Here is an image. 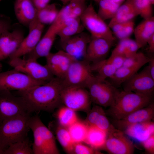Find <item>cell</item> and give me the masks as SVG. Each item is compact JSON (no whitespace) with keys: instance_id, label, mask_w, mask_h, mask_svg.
Here are the masks:
<instances>
[{"instance_id":"1","label":"cell","mask_w":154,"mask_h":154,"mask_svg":"<svg viewBox=\"0 0 154 154\" xmlns=\"http://www.w3.org/2000/svg\"><path fill=\"white\" fill-rule=\"evenodd\" d=\"M64 86L62 80L55 77L44 84L17 91L16 93L25 101L31 113L52 112L62 104L61 93Z\"/></svg>"},{"instance_id":"2","label":"cell","mask_w":154,"mask_h":154,"mask_svg":"<svg viewBox=\"0 0 154 154\" xmlns=\"http://www.w3.org/2000/svg\"><path fill=\"white\" fill-rule=\"evenodd\" d=\"M153 101V94H143L118 89L112 103L106 113L113 120H119L150 105Z\"/></svg>"},{"instance_id":"3","label":"cell","mask_w":154,"mask_h":154,"mask_svg":"<svg viewBox=\"0 0 154 154\" xmlns=\"http://www.w3.org/2000/svg\"><path fill=\"white\" fill-rule=\"evenodd\" d=\"M30 117V114L19 116L5 120L0 124V148L4 152L10 144L27 137Z\"/></svg>"},{"instance_id":"4","label":"cell","mask_w":154,"mask_h":154,"mask_svg":"<svg viewBox=\"0 0 154 154\" xmlns=\"http://www.w3.org/2000/svg\"><path fill=\"white\" fill-rule=\"evenodd\" d=\"M29 126L34 137L32 145L33 154L60 153L53 133L44 124L37 115L30 117Z\"/></svg>"},{"instance_id":"5","label":"cell","mask_w":154,"mask_h":154,"mask_svg":"<svg viewBox=\"0 0 154 154\" xmlns=\"http://www.w3.org/2000/svg\"><path fill=\"white\" fill-rule=\"evenodd\" d=\"M80 18L92 37L102 38L114 43L116 38L110 28L99 16L92 3L87 5Z\"/></svg>"},{"instance_id":"6","label":"cell","mask_w":154,"mask_h":154,"mask_svg":"<svg viewBox=\"0 0 154 154\" xmlns=\"http://www.w3.org/2000/svg\"><path fill=\"white\" fill-rule=\"evenodd\" d=\"M90 63L85 60H74L62 80L64 86L87 88L95 77Z\"/></svg>"},{"instance_id":"7","label":"cell","mask_w":154,"mask_h":154,"mask_svg":"<svg viewBox=\"0 0 154 154\" xmlns=\"http://www.w3.org/2000/svg\"><path fill=\"white\" fill-rule=\"evenodd\" d=\"M9 65L19 72L37 81L46 83L54 76L47 66L43 65L37 60L17 57L9 59Z\"/></svg>"},{"instance_id":"8","label":"cell","mask_w":154,"mask_h":154,"mask_svg":"<svg viewBox=\"0 0 154 154\" xmlns=\"http://www.w3.org/2000/svg\"><path fill=\"white\" fill-rule=\"evenodd\" d=\"M31 113L22 97L13 94L10 91L0 90V124L7 119Z\"/></svg>"},{"instance_id":"9","label":"cell","mask_w":154,"mask_h":154,"mask_svg":"<svg viewBox=\"0 0 154 154\" xmlns=\"http://www.w3.org/2000/svg\"><path fill=\"white\" fill-rule=\"evenodd\" d=\"M62 104L75 112H88L92 102L88 91L86 88L64 86L61 93Z\"/></svg>"},{"instance_id":"10","label":"cell","mask_w":154,"mask_h":154,"mask_svg":"<svg viewBox=\"0 0 154 154\" xmlns=\"http://www.w3.org/2000/svg\"><path fill=\"white\" fill-rule=\"evenodd\" d=\"M45 83L14 69L0 72V90L23 91Z\"/></svg>"},{"instance_id":"11","label":"cell","mask_w":154,"mask_h":154,"mask_svg":"<svg viewBox=\"0 0 154 154\" xmlns=\"http://www.w3.org/2000/svg\"><path fill=\"white\" fill-rule=\"evenodd\" d=\"M92 102L102 107H109L117 90L116 87L106 80L95 78L88 87Z\"/></svg>"},{"instance_id":"12","label":"cell","mask_w":154,"mask_h":154,"mask_svg":"<svg viewBox=\"0 0 154 154\" xmlns=\"http://www.w3.org/2000/svg\"><path fill=\"white\" fill-rule=\"evenodd\" d=\"M134 148L133 142L123 131L113 125L108 132L107 139L102 149L111 154H132L134 153Z\"/></svg>"},{"instance_id":"13","label":"cell","mask_w":154,"mask_h":154,"mask_svg":"<svg viewBox=\"0 0 154 154\" xmlns=\"http://www.w3.org/2000/svg\"><path fill=\"white\" fill-rule=\"evenodd\" d=\"M123 90L143 94H153L154 79L148 66L132 75L122 84Z\"/></svg>"},{"instance_id":"14","label":"cell","mask_w":154,"mask_h":154,"mask_svg":"<svg viewBox=\"0 0 154 154\" xmlns=\"http://www.w3.org/2000/svg\"><path fill=\"white\" fill-rule=\"evenodd\" d=\"M62 22L57 17L50 25L45 33L41 38L34 50L24 56V58L37 60L38 58L46 57L50 52V51L57 36L58 33Z\"/></svg>"},{"instance_id":"15","label":"cell","mask_w":154,"mask_h":154,"mask_svg":"<svg viewBox=\"0 0 154 154\" xmlns=\"http://www.w3.org/2000/svg\"><path fill=\"white\" fill-rule=\"evenodd\" d=\"M91 38L89 33L83 31L60 42L62 50L76 60H84Z\"/></svg>"},{"instance_id":"16","label":"cell","mask_w":154,"mask_h":154,"mask_svg":"<svg viewBox=\"0 0 154 154\" xmlns=\"http://www.w3.org/2000/svg\"><path fill=\"white\" fill-rule=\"evenodd\" d=\"M28 27V35L24 38L18 49L9 59L21 57L29 54L34 50L40 39L44 25L36 19Z\"/></svg>"},{"instance_id":"17","label":"cell","mask_w":154,"mask_h":154,"mask_svg":"<svg viewBox=\"0 0 154 154\" xmlns=\"http://www.w3.org/2000/svg\"><path fill=\"white\" fill-rule=\"evenodd\" d=\"M46 65L56 77L62 80L72 62L75 59L62 50L50 52L46 57Z\"/></svg>"},{"instance_id":"18","label":"cell","mask_w":154,"mask_h":154,"mask_svg":"<svg viewBox=\"0 0 154 154\" xmlns=\"http://www.w3.org/2000/svg\"><path fill=\"white\" fill-rule=\"evenodd\" d=\"M154 117V105L153 103L138 109L119 120H113V125L123 131L131 125L152 121Z\"/></svg>"},{"instance_id":"19","label":"cell","mask_w":154,"mask_h":154,"mask_svg":"<svg viewBox=\"0 0 154 154\" xmlns=\"http://www.w3.org/2000/svg\"><path fill=\"white\" fill-rule=\"evenodd\" d=\"M24 33L19 29L9 30L0 36V62L9 58L19 48L24 38Z\"/></svg>"},{"instance_id":"20","label":"cell","mask_w":154,"mask_h":154,"mask_svg":"<svg viewBox=\"0 0 154 154\" xmlns=\"http://www.w3.org/2000/svg\"><path fill=\"white\" fill-rule=\"evenodd\" d=\"M114 43L103 38L91 37L84 60L94 63L105 59Z\"/></svg>"},{"instance_id":"21","label":"cell","mask_w":154,"mask_h":154,"mask_svg":"<svg viewBox=\"0 0 154 154\" xmlns=\"http://www.w3.org/2000/svg\"><path fill=\"white\" fill-rule=\"evenodd\" d=\"M16 17L21 24L28 26L36 19L37 9L31 0H15Z\"/></svg>"},{"instance_id":"22","label":"cell","mask_w":154,"mask_h":154,"mask_svg":"<svg viewBox=\"0 0 154 154\" xmlns=\"http://www.w3.org/2000/svg\"><path fill=\"white\" fill-rule=\"evenodd\" d=\"M84 122L88 126H94L107 132L113 125L102 107L97 105L91 108L87 113Z\"/></svg>"},{"instance_id":"23","label":"cell","mask_w":154,"mask_h":154,"mask_svg":"<svg viewBox=\"0 0 154 154\" xmlns=\"http://www.w3.org/2000/svg\"><path fill=\"white\" fill-rule=\"evenodd\" d=\"M143 19L135 27L133 33L139 48L147 44L148 40L154 35V17Z\"/></svg>"},{"instance_id":"24","label":"cell","mask_w":154,"mask_h":154,"mask_svg":"<svg viewBox=\"0 0 154 154\" xmlns=\"http://www.w3.org/2000/svg\"><path fill=\"white\" fill-rule=\"evenodd\" d=\"M123 131L128 136L141 143L154 134V123L151 121L133 124L127 127Z\"/></svg>"},{"instance_id":"25","label":"cell","mask_w":154,"mask_h":154,"mask_svg":"<svg viewBox=\"0 0 154 154\" xmlns=\"http://www.w3.org/2000/svg\"><path fill=\"white\" fill-rule=\"evenodd\" d=\"M84 29L80 18H70L63 21L57 36L60 42L83 31Z\"/></svg>"},{"instance_id":"26","label":"cell","mask_w":154,"mask_h":154,"mask_svg":"<svg viewBox=\"0 0 154 154\" xmlns=\"http://www.w3.org/2000/svg\"><path fill=\"white\" fill-rule=\"evenodd\" d=\"M86 0L71 1L59 10L58 17L62 21L70 18H80L87 6Z\"/></svg>"},{"instance_id":"27","label":"cell","mask_w":154,"mask_h":154,"mask_svg":"<svg viewBox=\"0 0 154 154\" xmlns=\"http://www.w3.org/2000/svg\"><path fill=\"white\" fill-rule=\"evenodd\" d=\"M138 15L131 0H126L119 6L108 25L110 28L115 24L125 23L133 20Z\"/></svg>"},{"instance_id":"28","label":"cell","mask_w":154,"mask_h":154,"mask_svg":"<svg viewBox=\"0 0 154 154\" xmlns=\"http://www.w3.org/2000/svg\"><path fill=\"white\" fill-rule=\"evenodd\" d=\"M108 133L95 126H88L84 143L95 150L102 149L105 144Z\"/></svg>"},{"instance_id":"29","label":"cell","mask_w":154,"mask_h":154,"mask_svg":"<svg viewBox=\"0 0 154 154\" xmlns=\"http://www.w3.org/2000/svg\"><path fill=\"white\" fill-rule=\"evenodd\" d=\"M145 64H140L133 66H122L117 69L114 74L110 78L111 82L116 87L120 86L126 80L138 71Z\"/></svg>"},{"instance_id":"30","label":"cell","mask_w":154,"mask_h":154,"mask_svg":"<svg viewBox=\"0 0 154 154\" xmlns=\"http://www.w3.org/2000/svg\"><path fill=\"white\" fill-rule=\"evenodd\" d=\"M139 49L135 40L128 38L119 40L111 53L121 55L126 58L136 54Z\"/></svg>"},{"instance_id":"31","label":"cell","mask_w":154,"mask_h":154,"mask_svg":"<svg viewBox=\"0 0 154 154\" xmlns=\"http://www.w3.org/2000/svg\"><path fill=\"white\" fill-rule=\"evenodd\" d=\"M92 72L96 73L95 77L98 79L104 80L110 78L115 73L117 69L107 59H104L91 65Z\"/></svg>"},{"instance_id":"32","label":"cell","mask_w":154,"mask_h":154,"mask_svg":"<svg viewBox=\"0 0 154 154\" xmlns=\"http://www.w3.org/2000/svg\"><path fill=\"white\" fill-rule=\"evenodd\" d=\"M59 11L55 4H49L42 9L37 10L36 19L44 25H51L56 19Z\"/></svg>"},{"instance_id":"33","label":"cell","mask_w":154,"mask_h":154,"mask_svg":"<svg viewBox=\"0 0 154 154\" xmlns=\"http://www.w3.org/2000/svg\"><path fill=\"white\" fill-rule=\"evenodd\" d=\"M98 3L99 7L97 13L99 16L105 21L112 19L121 5L113 0H100Z\"/></svg>"},{"instance_id":"34","label":"cell","mask_w":154,"mask_h":154,"mask_svg":"<svg viewBox=\"0 0 154 154\" xmlns=\"http://www.w3.org/2000/svg\"><path fill=\"white\" fill-rule=\"evenodd\" d=\"M88 126L84 122L78 120L75 122L67 129L74 143L84 142Z\"/></svg>"},{"instance_id":"35","label":"cell","mask_w":154,"mask_h":154,"mask_svg":"<svg viewBox=\"0 0 154 154\" xmlns=\"http://www.w3.org/2000/svg\"><path fill=\"white\" fill-rule=\"evenodd\" d=\"M55 133L57 139L66 152L72 154L74 143L67 128L59 125L56 127Z\"/></svg>"},{"instance_id":"36","label":"cell","mask_w":154,"mask_h":154,"mask_svg":"<svg viewBox=\"0 0 154 154\" xmlns=\"http://www.w3.org/2000/svg\"><path fill=\"white\" fill-rule=\"evenodd\" d=\"M32 145L27 137L10 144L5 150L3 154H33Z\"/></svg>"},{"instance_id":"37","label":"cell","mask_w":154,"mask_h":154,"mask_svg":"<svg viewBox=\"0 0 154 154\" xmlns=\"http://www.w3.org/2000/svg\"><path fill=\"white\" fill-rule=\"evenodd\" d=\"M56 116L59 125L66 128L78 120L75 111L65 106L59 109Z\"/></svg>"},{"instance_id":"38","label":"cell","mask_w":154,"mask_h":154,"mask_svg":"<svg viewBox=\"0 0 154 154\" xmlns=\"http://www.w3.org/2000/svg\"><path fill=\"white\" fill-rule=\"evenodd\" d=\"M138 15L143 19L153 16L152 5L150 0H131Z\"/></svg>"},{"instance_id":"39","label":"cell","mask_w":154,"mask_h":154,"mask_svg":"<svg viewBox=\"0 0 154 154\" xmlns=\"http://www.w3.org/2000/svg\"><path fill=\"white\" fill-rule=\"evenodd\" d=\"M149 59L150 58L143 53L137 52L135 54L126 58L123 66H131L141 63L146 64L148 63Z\"/></svg>"},{"instance_id":"40","label":"cell","mask_w":154,"mask_h":154,"mask_svg":"<svg viewBox=\"0 0 154 154\" xmlns=\"http://www.w3.org/2000/svg\"><path fill=\"white\" fill-rule=\"evenodd\" d=\"M135 27L133 19L125 23L121 30L114 36L119 40L129 38L133 33Z\"/></svg>"},{"instance_id":"41","label":"cell","mask_w":154,"mask_h":154,"mask_svg":"<svg viewBox=\"0 0 154 154\" xmlns=\"http://www.w3.org/2000/svg\"><path fill=\"white\" fill-rule=\"evenodd\" d=\"M102 154L97 150L83 144L82 143H74L73 154Z\"/></svg>"},{"instance_id":"42","label":"cell","mask_w":154,"mask_h":154,"mask_svg":"<svg viewBox=\"0 0 154 154\" xmlns=\"http://www.w3.org/2000/svg\"><path fill=\"white\" fill-rule=\"evenodd\" d=\"M125 58L123 56L111 53L107 60L117 70L123 66Z\"/></svg>"},{"instance_id":"43","label":"cell","mask_w":154,"mask_h":154,"mask_svg":"<svg viewBox=\"0 0 154 154\" xmlns=\"http://www.w3.org/2000/svg\"><path fill=\"white\" fill-rule=\"evenodd\" d=\"M141 143L146 152L151 154L154 153V134Z\"/></svg>"},{"instance_id":"44","label":"cell","mask_w":154,"mask_h":154,"mask_svg":"<svg viewBox=\"0 0 154 154\" xmlns=\"http://www.w3.org/2000/svg\"><path fill=\"white\" fill-rule=\"evenodd\" d=\"M11 25L10 22L8 19H0V36L10 30Z\"/></svg>"},{"instance_id":"45","label":"cell","mask_w":154,"mask_h":154,"mask_svg":"<svg viewBox=\"0 0 154 154\" xmlns=\"http://www.w3.org/2000/svg\"><path fill=\"white\" fill-rule=\"evenodd\" d=\"M37 10L42 9L49 4L50 0H31Z\"/></svg>"},{"instance_id":"46","label":"cell","mask_w":154,"mask_h":154,"mask_svg":"<svg viewBox=\"0 0 154 154\" xmlns=\"http://www.w3.org/2000/svg\"><path fill=\"white\" fill-rule=\"evenodd\" d=\"M148 65L147 66L150 74L154 79V58L152 57L150 58L148 63Z\"/></svg>"},{"instance_id":"47","label":"cell","mask_w":154,"mask_h":154,"mask_svg":"<svg viewBox=\"0 0 154 154\" xmlns=\"http://www.w3.org/2000/svg\"><path fill=\"white\" fill-rule=\"evenodd\" d=\"M147 44L148 45V51L151 53L154 52V35L148 40Z\"/></svg>"},{"instance_id":"48","label":"cell","mask_w":154,"mask_h":154,"mask_svg":"<svg viewBox=\"0 0 154 154\" xmlns=\"http://www.w3.org/2000/svg\"><path fill=\"white\" fill-rule=\"evenodd\" d=\"M61 1L64 5L68 3L73 0H58Z\"/></svg>"},{"instance_id":"49","label":"cell","mask_w":154,"mask_h":154,"mask_svg":"<svg viewBox=\"0 0 154 154\" xmlns=\"http://www.w3.org/2000/svg\"><path fill=\"white\" fill-rule=\"evenodd\" d=\"M113 0L116 3L121 4L126 0Z\"/></svg>"},{"instance_id":"50","label":"cell","mask_w":154,"mask_h":154,"mask_svg":"<svg viewBox=\"0 0 154 154\" xmlns=\"http://www.w3.org/2000/svg\"><path fill=\"white\" fill-rule=\"evenodd\" d=\"M4 151L0 148V154H3Z\"/></svg>"},{"instance_id":"51","label":"cell","mask_w":154,"mask_h":154,"mask_svg":"<svg viewBox=\"0 0 154 154\" xmlns=\"http://www.w3.org/2000/svg\"><path fill=\"white\" fill-rule=\"evenodd\" d=\"M152 4L153 5L154 4V0H150Z\"/></svg>"},{"instance_id":"52","label":"cell","mask_w":154,"mask_h":154,"mask_svg":"<svg viewBox=\"0 0 154 154\" xmlns=\"http://www.w3.org/2000/svg\"><path fill=\"white\" fill-rule=\"evenodd\" d=\"M93 0L95 2L97 3H98L100 0Z\"/></svg>"},{"instance_id":"53","label":"cell","mask_w":154,"mask_h":154,"mask_svg":"<svg viewBox=\"0 0 154 154\" xmlns=\"http://www.w3.org/2000/svg\"><path fill=\"white\" fill-rule=\"evenodd\" d=\"M1 64H0V72H1Z\"/></svg>"},{"instance_id":"54","label":"cell","mask_w":154,"mask_h":154,"mask_svg":"<svg viewBox=\"0 0 154 154\" xmlns=\"http://www.w3.org/2000/svg\"><path fill=\"white\" fill-rule=\"evenodd\" d=\"M2 0H0V2Z\"/></svg>"}]
</instances>
